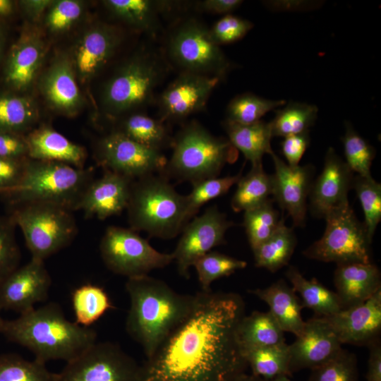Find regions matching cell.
<instances>
[{"label":"cell","mask_w":381,"mask_h":381,"mask_svg":"<svg viewBox=\"0 0 381 381\" xmlns=\"http://www.w3.org/2000/svg\"><path fill=\"white\" fill-rule=\"evenodd\" d=\"M195 295L188 315L142 365L141 381H235L245 373L237 337L242 297L211 289Z\"/></svg>","instance_id":"cell-1"},{"label":"cell","mask_w":381,"mask_h":381,"mask_svg":"<svg viewBox=\"0 0 381 381\" xmlns=\"http://www.w3.org/2000/svg\"><path fill=\"white\" fill-rule=\"evenodd\" d=\"M126 289L131 303L126 332L149 358L190 313L196 295L179 294L148 274L128 278Z\"/></svg>","instance_id":"cell-2"},{"label":"cell","mask_w":381,"mask_h":381,"mask_svg":"<svg viewBox=\"0 0 381 381\" xmlns=\"http://www.w3.org/2000/svg\"><path fill=\"white\" fill-rule=\"evenodd\" d=\"M1 334L8 341L30 351L35 359L46 363L54 360L66 363L96 342L97 333L68 320L60 306L49 303L4 320Z\"/></svg>","instance_id":"cell-3"},{"label":"cell","mask_w":381,"mask_h":381,"mask_svg":"<svg viewBox=\"0 0 381 381\" xmlns=\"http://www.w3.org/2000/svg\"><path fill=\"white\" fill-rule=\"evenodd\" d=\"M126 210L130 228L150 237L171 239L188 223L186 195L179 193L161 174L133 181Z\"/></svg>","instance_id":"cell-4"},{"label":"cell","mask_w":381,"mask_h":381,"mask_svg":"<svg viewBox=\"0 0 381 381\" xmlns=\"http://www.w3.org/2000/svg\"><path fill=\"white\" fill-rule=\"evenodd\" d=\"M171 147L162 174L191 184L217 177L226 164L238 158V150L227 138L212 135L195 121L181 128L173 138Z\"/></svg>","instance_id":"cell-5"},{"label":"cell","mask_w":381,"mask_h":381,"mask_svg":"<svg viewBox=\"0 0 381 381\" xmlns=\"http://www.w3.org/2000/svg\"><path fill=\"white\" fill-rule=\"evenodd\" d=\"M94 175L91 169L28 158L18 186L2 195L11 205L46 202L73 212L78 210L85 190L95 179Z\"/></svg>","instance_id":"cell-6"},{"label":"cell","mask_w":381,"mask_h":381,"mask_svg":"<svg viewBox=\"0 0 381 381\" xmlns=\"http://www.w3.org/2000/svg\"><path fill=\"white\" fill-rule=\"evenodd\" d=\"M9 216L23 234L31 258L44 260L68 246L78 233L72 211L31 202L11 205Z\"/></svg>","instance_id":"cell-7"},{"label":"cell","mask_w":381,"mask_h":381,"mask_svg":"<svg viewBox=\"0 0 381 381\" xmlns=\"http://www.w3.org/2000/svg\"><path fill=\"white\" fill-rule=\"evenodd\" d=\"M169 61L182 72L224 80L234 64L212 40L209 28L195 18L180 20L166 42Z\"/></svg>","instance_id":"cell-8"},{"label":"cell","mask_w":381,"mask_h":381,"mask_svg":"<svg viewBox=\"0 0 381 381\" xmlns=\"http://www.w3.org/2000/svg\"><path fill=\"white\" fill-rule=\"evenodd\" d=\"M162 60L151 52L139 53L121 66L107 81L102 93L105 111L117 117L150 104L164 75Z\"/></svg>","instance_id":"cell-9"},{"label":"cell","mask_w":381,"mask_h":381,"mask_svg":"<svg viewBox=\"0 0 381 381\" xmlns=\"http://www.w3.org/2000/svg\"><path fill=\"white\" fill-rule=\"evenodd\" d=\"M325 219V232L303 252L306 258L337 265L372 262V241L349 203L332 210Z\"/></svg>","instance_id":"cell-10"},{"label":"cell","mask_w":381,"mask_h":381,"mask_svg":"<svg viewBox=\"0 0 381 381\" xmlns=\"http://www.w3.org/2000/svg\"><path fill=\"white\" fill-rule=\"evenodd\" d=\"M99 252L110 271L128 279L147 275L174 260L172 253L157 250L137 231L116 226L107 228L100 241Z\"/></svg>","instance_id":"cell-11"},{"label":"cell","mask_w":381,"mask_h":381,"mask_svg":"<svg viewBox=\"0 0 381 381\" xmlns=\"http://www.w3.org/2000/svg\"><path fill=\"white\" fill-rule=\"evenodd\" d=\"M142 373L119 345L96 341L57 374L58 381H141Z\"/></svg>","instance_id":"cell-12"},{"label":"cell","mask_w":381,"mask_h":381,"mask_svg":"<svg viewBox=\"0 0 381 381\" xmlns=\"http://www.w3.org/2000/svg\"><path fill=\"white\" fill-rule=\"evenodd\" d=\"M97 162L105 171L132 180L162 174L167 159L161 151L138 143L116 131L102 137L96 146Z\"/></svg>","instance_id":"cell-13"},{"label":"cell","mask_w":381,"mask_h":381,"mask_svg":"<svg viewBox=\"0 0 381 381\" xmlns=\"http://www.w3.org/2000/svg\"><path fill=\"white\" fill-rule=\"evenodd\" d=\"M234 225L216 205L194 217L184 226L172 253L179 274L189 277V270L202 256L225 243L226 231Z\"/></svg>","instance_id":"cell-14"},{"label":"cell","mask_w":381,"mask_h":381,"mask_svg":"<svg viewBox=\"0 0 381 381\" xmlns=\"http://www.w3.org/2000/svg\"><path fill=\"white\" fill-rule=\"evenodd\" d=\"M219 82L217 78L181 72L159 97V119L179 121L202 111Z\"/></svg>","instance_id":"cell-15"},{"label":"cell","mask_w":381,"mask_h":381,"mask_svg":"<svg viewBox=\"0 0 381 381\" xmlns=\"http://www.w3.org/2000/svg\"><path fill=\"white\" fill-rule=\"evenodd\" d=\"M51 284L44 261L31 258L0 282V310L22 314L32 310L47 298Z\"/></svg>","instance_id":"cell-16"},{"label":"cell","mask_w":381,"mask_h":381,"mask_svg":"<svg viewBox=\"0 0 381 381\" xmlns=\"http://www.w3.org/2000/svg\"><path fill=\"white\" fill-rule=\"evenodd\" d=\"M296 337L289 345L291 374L317 368L332 359L342 349V344L324 317L315 316L305 321L301 333Z\"/></svg>","instance_id":"cell-17"},{"label":"cell","mask_w":381,"mask_h":381,"mask_svg":"<svg viewBox=\"0 0 381 381\" xmlns=\"http://www.w3.org/2000/svg\"><path fill=\"white\" fill-rule=\"evenodd\" d=\"M272 195L291 217L294 225L303 226L307 213V199L313 183L314 167L310 164L290 166L273 152Z\"/></svg>","instance_id":"cell-18"},{"label":"cell","mask_w":381,"mask_h":381,"mask_svg":"<svg viewBox=\"0 0 381 381\" xmlns=\"http://www.w3.org/2000/svg\"><path fill=\"white\" fill-rule=\"evenodd\" d=\"M353 174L332 147L325 157L323 169L313 182L309 193L310 210L313 215L325 218L334 210L349 202Z\"/></svg>","instance_id":"cell-19"},{"label":"cell","mask_w":381,"mask_h":381,"mask_svg":"<svg viewBox=\"0 0 381 381\" xmlns=\"http://www.w3.org/2000/svg\"><path fill=\"white\" fill-rule=\"evenodd\" d=\"M324 318L341 344L368 346L380 339L381 289L361 304Z\"/></svg>","instance_id":"cell-20"},{"label":"cell","mask_w":381,"mask_h":381,"mask_svg":"<svg viewBox=\"0 0 381 381\" xmlns=\"http://www.w3.org/2000/svg\"><path fill=\"white\" fill-rule=\"evenodd\" d=\"M122 40L119 30L106 23L87 29L78 40L71 58L76 77L92 78L111 59Z\"/></svg>","instance_id":"cell-21"},{"label":"cell","mask_w":381,"mask_h":381,"mask_svg":"<svg viewBox=\"0 0 381 381\" xmlns=\"http://www.w3.org/2000/svg\"><path fill=\"white\" fill-rule=\"evenodd\" d=\"M133 181L105 171L100 178L95 179L88 186L78 210H83L87 217L95 216L99 219L121 214L126 209Z\"/></svg>","instance_id":"cell-22"},{"label":"cell","mask_w":381,"mask_h":381,"mask_svg":"<svg viewBox=\"0 0 381 381\" xmlns=\"http://www.w3.org/2000/svg\"><path fill=\"white\" fill-rule=\"evenodd\" d=\"M45 54V44L35 32L25 31L11 47L7 56L4 83L13 92H23L32 84Z\"/></svg>","instance_id":"cell-23"},{"label":"cell","mask_w":381,"mask_h":381,"mask_svg":"<svg viewBox=\"0 0 381 381\" xmlns=\"http://www.w3.org/2000/svg\"><path fill=\"white\" fill-rule=\"evenodd\" d=\"M40 90L48 104L66 116L75 115L83 104L71 58L59 55L41 78Z\"/></svg>","instance_id":"cell-24"},{"label":"cell","mask_w":381,"mask_h":381,"mask_svg":"<svg viewBox=\"0 0 381 381\" xmlns=\"http://www.w3.org/2000/svg\"><path fill=\"white\" fill-rule=\"evenodd\" d=\"M334 284L346 309L365 302L381 289L380 271L373 262L337 265Z\"/></svg>","instance_id":"cell-25"},{"label":"cell","mask_w":381,"mask_h":381,"mask_svg":"<svg viewBox=\"0 0 381 381\" xmlns=\"http://www.w3.org/2000/svg\"><path fill=\"white\" fill-rule=\"evenodd\" d=\"M29 159L57 162L83 168L86 152L52 128L43 126L25 135Z\"/></svg>","instance_id":"cell-26"},{"label":"cell","mask_w":381,"mask_h":381,"mask_svg":"<svg viewBox=\"0 0 381 381\" xmlns=\"http://www.w3.org/2000/svg\"><path fill=\"white\" fill-rule=\"evenodd\" d=\"M250 292L269 306V312L284 332L298 336L304 327L301 316L303 308L301 299L291 286L284 279H279L264 289H256Z\"/></svg>","instance_id":"cell-27"},{"label":"cell","mask_w":381,"mask_h":381,"mask_svg":"<svg viewBox=\"0 0 381 381\" xmlns=\"http://www.w3.org/2000/svg\"><path fill=\"white\" fill-rule=\"evenodd\" d=\"M228 140L253 165L262 163L265 154L273 152V138L269 122L260 120L250 124H241L224 119L222 121Z\"/></svg>","instance_id":"cell-28"},{"label":"cell","mask_w":381,"mask_h":381,"mask_svg":"<svg viewBox=\"0 0 381 381\" xmlns=\"http://www.w3.org/2000/svg\"><path fill=\"white\" fill-rule=\"evenodd\" d=\"M104 4L115 17L151 36L157 32L159 13L169 11L174 4L151 0H107Z\"/></svg>","instance_id":"cell-29"},{"label":"cell","mask_w":381,"mask_h":381,"mask_svg":"<svg viewBox=\"0 0 381 381\" xmlns=\"http://www.w3.org/2000/svg\"><path fill=\"white\" fill-rule=\"evenodd\" d=\"M284 331L267 312L253 311L244 315L237 328V337L243 353L285 342Z\"/></svg>","instance_id":"cell-30"},{"label":"cell","mask_w":381,"mask_h":381,"mask_svg":"<svg viewBox=\"0 0 381 381\" xmlns=\"http://www.w3.org/2000/svg\"><path fill=\"white\" fill-rule=\"evenodd\" d=\"M285 275L294 291L300 294L303 307L311 309L315 316L329 317L343 310L336 292L325 287L316 279H306L294 266L288 268Z\"/></svg>","instance_id":"cell-31"},{"label":"cell","mask_w":381,"mask_h":381,"mask_svg":"<svg viewBox=\"0 0 381 381\" xmlns=\"http://www.w3.org/2000/svg\"><path fill=\"white\" fill-rule=\"evenodd\" d=\"M296 243L294 230L282 218L272 236L253 250L255 266L271 272L278 271L288 265Z\"/></svg>","instance_id":"cell-32"},{"label":"cell","mask_w":381,"mask_h":381,"mask_svg":"<svg viewBox=\"0 0 381 381\" xmlns=\"http://www.w3.org/2000/svg\"><path fill=\"white\" fill-rule=\"evenodd\" d=\"M34 100L14 92H0V133L23 135L38 119Z\"/></svg>","instance_id":"cell-33"},{"label":"cell","mask_w":381,"mask_h":381,"mask_svg":"<svg viewBox=\"0 0 381 381\" xmlns=\"http://www.w3.org/2000/svg\"><path fill=\"white\" fill-rule=\"evenodd\" d=\"M114 131L161 152L162 149L171 147L173 142V138L164 122L142 113H133L127 116Z\"/></svg>","instance_id":"cell-34"},{"label":"cell","mask_w":381,"mask_h":381,"mask_svg":"<svg viewBox=\"0 0 381 381\" xmlns=\"http://www.w3.org/2000/svg\"><path fill=\"white\" fill-rule=\"evenodd\" d=\"M231 198V206L236 212H245L269 200L272 195V174H267L262 164L253 165L250 171L241 176Z\"/></svg>","instance_id":"cell-35"},{"label":"cell","mask_w":381,"mask_h":381,"mask_svg":"<svg viewBox=\"0 0 381 381\" xmlns=\"http://www.w3.org/2000/svg\"><path fill=\"white\" fill-rule=\"evenodd\" d=\"M243 356L252 375L257 377L268 380L282 375L292 376L289 346L286 342L250 350Z\"/></svg>","instance_id":"cell-36"},{"label":"cell","mask_w":381,"mask_h":381,"mask_svg":"<svg viewBox=\"0 0 381 381\" xmlns=\"http://www.w3.org/2000/svg\"><path fill=\"white\" fill-rule=\"evenodd\" d=\"M317 106L298 102H289L282 109L275 110V116L269 122L272 137H286L309 131L315 124Z\"/></svg>","instance_id":"cell-37"},{"label":"cell","mask_w":381,"mask_h":381,"mask_svg":"<svg viewBox=\"0 0 381 381\" xmlns=\"http://www.w3.org/2000/svg\"><path fill=\"white\" fill-rule=\"evenodd\" d=\"M71 301L75 322L87 327L112 308V303L104 289L92 284L76 288L72 294Z\"/></svg>","instance_id":"cell-38"},{"label":"cell","mask_w":381,"mask_h":381,"mask_svg":"<svg viewBox=\"0 0 381 381\" xmlns=\"http://www.w3.org/2000/svg\"><path fill=\"white\" fill-rule=\"evenodd\" d=\"M0 381H58L45 363L13 353H0Z\"/></svg>","instance_id":"cell-39"},{"label":"cell","mask_w":381,"mask_h":381,"mask_svg":"<svg viewBox=\"0 0 381 381\" xmlns=\"http://www.w3.org/2000/svg\"><path fill=\"white\" fill-rule=\"evenodd\" d=\"M285 103L284 99H268L250 92L240 94L228 104L225 119L241 124L253 123Z\"/></svg>","instance_id":"cell-40"},{"label":"cell","mask_w":381,"mask_h":381,"mask_svg":"<svg viewBox=\"0 0 381 381\" xmlns=\"http://www.w3.org/2000/svg\"><path fill=\"white\" fill-rule=\"evenodd\" d=\"M281 219L270 199L244 212L243 226L252 250L272 236Z\"/></svg>","instance_id":"cell-41"},{"label":"cell","mask_w":381,"mask_h":381,"mask_svg":"<svg viewBox=\"0 0 381 381\" xmlns=\"http://www.w3.org/2000/svg\"><path fill=\"white\" fill-rule=\"evenodd\" d=\"M242 173L234 176L206 179L192 184L193 188L186 195V216L188 222L209 201L224 195L236 184Z\"/></svg>","instance_id":"cell-42"},{"label":"cell","mask_w":381,"mask_h":381,"mask_svg":"<svg viewBox=\"0 0 381 381\" xmlns=\"http://www.w3.org/2000/svg\"><path fill=\"white\" fill-rule=\"evenodd\" d=\"M341 140L345 162L350 170L363 177H373L370 167L375 156V148L348 121L345 122V133Z\"/></svg>","instance_id":"cell-43"},{"label":"cell","mask_w":381,"mask_h":381,"mask_svg":"<svg viewBox=\"0 0 381 381\" xmlns=\"http://www.w3.org/2000/svg\"><path fill=\"white\" fill-rule=\"evenodd\" d=\"M247 266L244 260L217 252L210 251L193 265L202 290L210 289L211 284L222 277H228Z\"/></svg>","instance_id":"cell-44"},{"label":"cell","mask_w":381,"mask_h":381,"mask_svg":"<svg viewBox=\"0 0 381 381\" xmlns=\"http://www.w3.org/2000/svg\"><path fill=\"white\" fill-rule=\"evenodd\" d=\"M353 188L361 204L366 233L373 241L376 228L381 220V184L373 177L358 175L353 177Z\"/></svg>","instance_id":"cell-45"},{"label":"cell","mask_w":381,"mask_h":381,"mask_svg":"<svg viewBox=\"0 0 381 381\" xmlns=\"http://www.w3.org/2000/svg\"><path fill=\"white\" fill-rule=\"evenodd\" d=\"M310 370L308 381H358L356 356L343 348L332 359Z\"/></svg>","instance_id":"cell-46"},{"label":"cell","mask_w":381,"mask_h":381,"mask_svg":"<svg viewBox=\"0 0 381 381\" xmlns=\"http://www.w3.org/2000/svg\"><path fill=\"white\" fill-rule=\"evenodd\" d=\"M16 226L10 216L0 215V282L19 267L21 253Z\"/></svg>","instance_id":"cell-47"},{"label":"cell","mask_w":381,"mask_h":381,"mask_svg":"<svg viewBox=\"0 0 381 381\" xmlns=\"http://www.w3.org/2000/svg\"><path fill=\"white\" fill-rule=\"evenodd\" d=\"M84 4L76 0L53 1L45 16V24L54 33L68 30L82 16Z\"/></svg>","instance_id":"cell-48"},{"label":"cell","mask_w":381,"mask_h":381,"mask_svg":"<svg viewBox=\"0 0 381 381\" xmlns=\"http://www.w3.org/2000/svg\"><path fill=\"white\" fill-rule=\"evenodd\" d=\"M253 26L250 20L227 14L219 19L209 30L213 42L220 46L241 40Z\"/></svg>","instance_id":"cell-49"},{"label":"cell","mask_w":381,"mask_h":381,"mask_svg":"<svg viewBox=\"0 0 381 381\" xmlns=\"http://www.w3.org/2000/svg\"><path fill=\"white\" fill-rule=\"evenodd\" d=\"M28 158L13 159L0 157V194L16 189L24 176Z\"/></svg>","instance_id":"cell-50"},{"label":"cell","mask_w":381,"mask_h":381,"mask_svg":"<svg viewBox=\"0 0 381 381\" xmlns=\"http://www.w3.org/2000/svg\"><path fill=\"white\" fill-rule=\"evenodd\" d=\"M310 140L309 131L284 138L282 142V151L289 165H299L302 157L310 145Z\"/></svg>","instance_id":"cell-51"},{"label":"cell","mask_w":381,"mask_h":381,"mask_svg":"<svg viewBox=\"0 0 381 381\" xmlns=\"http://www.w3.org/2000/svg\"><path fill=\"white\" fill-rule=\"evenodd\" d=\"M0 157L13 159L28 158L25 135L0 133Z\"/></svg>","instance_id":"cell-52"},{"label":"cell","mask_w":381,"mask_h":381,"mask_svg":"<svg viewBox=\"0 0 381 381\" xmlns=\"http://www.w3.org/2000/svg\"><path fill=\"white\" fill-rule=\"evenodd\" d=\"M265 6L273 11H307L320 8L323 1L286 0V1H265Z\"/></svg>","instance_id":"cell-53"},{"label":"cell","mask_w":381,"mask_h":381,"mask_svg":"<svg viewBox=\"0 0 381 381\" xmlns=\"http://www.w3.org/2000/svg\"><path fill=\"white\" fill-rule=\"evenodd\" d=\"M243 3L241 0H204L196 1V9L212 14H231Z\"/></svg>","instance_id":"cell-54"},{"label":"cell","mask_w":381,"mask_h":381,"mask_svg":"<svg viewBox=\"0 0 381 381\" xmlns=\"http://www.w3.org/2000/svg\"><path fill=\"white\" fill-rule=\"evenodd\" d=\"M369 357L366 381H381V343L377 339L368 346Z\"/></svg>","instance_id":"cell-55"},{"label":"cell","mask_w":381,"mask_h":381,"mask_svg":"<svg viewBox=\"0 0 381 381\" xmlns=\"http://www.w3.org/2000/svg\"><path fill=\"white\" fill-rule=\"evenodd\" d=\"M52 2L51 0H23L19 1V4L28 17L37 20L48 10Z\"/></svg>","instance_id":"cell-56"},{"label":"cell","mask_w":381,"mask_h":381,"mask_svg":"<svg viewBox=\"0 0 381 381\" xmlns=\"http://www.w3.org/2000/svg\"><path fill=\"white\" fill-rule=\"evenodd\" d=\"M14 10V3L11 0H0V16H8Z\"/></svg>","instance_id":"cell-57"},{"label":"cell","mask_w":381,"mask_h":381,"mask_svg":"<svg viewBox=\"0 0 381 381\" xmlns=\"http://www.w3.org/2000/svg\"><path fill=\"white\" fill-rule=\"evenodd\" d=\"M235 381H263L262 379L257 377L254 375H248L246 373H242L240 375Z\"/></svg>","instance_id":"cell-58"},{"label":"cell","mask_w":381,"mask_h":381,"mask_svg":"<svg viewBox=\"0 0 381 381\" xmlns=\"http://www.w3.org/2000/svg\"><path fill=\"white\" fill-rule=\"evenodd\" d=\"M263 381H292V380L289 378V376L286 375H282L277 376L271 380H263Z\"/></svg>","instance_id":"cell-59"},{"label":"cell","mask_w":381,"mask_h":381,"mask_svg":"<svg viewBox=\"0 0 381 381\" xmlns=\"http://www.w3.org/2000/svg\"><path fill=\"white\" fill-rule=\"evenodd\" d=\"M3 44H4V36H3L2 30H1V29L0 28V59H1V54H2Z\"/></svg>","instance_id":"cell-60"},{"label":"cell","mask_w":381,"mask_h":381,"mask_svg":"<svg viewBox=\"0 0 381 381\" xmlns=\"http://www.w3.org/2000/svg\"><path fill=\"white\" fill-rule=\"evenodd\" d=\"M3 320H4V319L0 315V332H1V325H2Z\"/></svg>","instance_id":"cell-61"}]
</instances>
